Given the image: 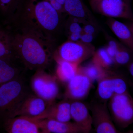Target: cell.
<instances>
[{
	"label": "cell",
	"mask_w": 133,
	"mask_h": 133,
	"mask_svg": "<svg viewBox=\"0 0 133 133\" xmlns=\"http://www.w3.org/2000/svg\"><path fill=\"white\" fill-rule=\"evenodd\" d=\"M94 36L93 35L83 33L81 34L80 41L85 43H91L94 39Z\"/></svg>",
	"instance_id": "28"
},
{
	"label": "cell",
	"mask_w": 133,
	"mask_h": 133,
	"mask_svg": "<svg viewBox=\"0 0 133 133\" xmlns=\"http://www.w3.org/2000/svg\"><path fill=\"white\" fill-rule=\"evenodd\" d=\"M82 33H73L67 35L68 41L77 42L80 41Z\"/></svg>",
	"instance_id": "29"
},
{
	"label": "cell",
	"mask_w": 133,
	"mask_h": 133,
	"mask_svg": "<svg viewBox=\"0 0 133 133\" xmlns=\"http://www.w3.org/2000/svg\"><path fill=\"white\" fill-rule=\"evenodd\" d=\"M129 50L130 49L124 46H122L114 58L115 64L124 65L128 63L131 59V55Z\"/></svg>",
	"instance_id": "24"
},
{
	"label": "cell",
	"mask_w": 133,
	"mask_h": 133,
	"mask_svg": "<svg viewBox=\"0 0 133 133\" xmlns=\"http://www.w3.org/2000/svg\"><path fill=\"white\" fill-rule=\"evenodd\" d=\"M25 0H0V14L7 20L19 17Z\"/></svg>",
	"instance_id": "18"
},
{
	"label": "cell",
	"mask_w": 133,
	"mask_h": 133,
	"mask_svg": "<svg viewBox=\"0 0 133 133\" xmlns=\"http://www.w3.org/2000/svg\"><path fill=\"white\" fill-rule=\"evenodd\" d=\"M92 125L97 133H120L113 122L107 102L94 103L91 105Z\"/></svg>",
	"instance_id": "9"
},
{
	"label": "cell",
	"mask_w": 133,
	"mask_h": 133,
	"mask_svg": "<svg viewBox=\"0 0 133 133\" xmlns=\"http://www.w3.org/2000/svg\"><path fill=\"white\" fill-rule=\"evenodd\" d=\"M98 82L97 92L99 98L107 102L115 94L127 92V85L121 76L109 71Z\"/></svg>",
	"instance_id": "8"
},
{
	"label": "cell",
	"mask_w": 133,
	"mask_h": 133,
	"mask_svg": "<svg viewBox=\"0 0 133 133\" xmlns=\"http://www.w3.org/2000/svg\"><path fill=\"white\" fill-rule=\"evenodd\" d=\"M64 9L65 13L68 14L69 16L90 22L102 29L97 19L83 0H65Z\"/></svg>",
	"instance_id": "14"
},
{
	"label": "cell",
	"mask_w": 133,
	"mask_h": 133,
	"mask_svg": "<svg viewBox=\"0 0 133 133\" xmlns=\"http://www.w3.org/2000/svg\"><path fill=\"white\" fill-rule=\"evenodd\" d=\"M55 60L57 63V78L63 83H68L77 73L79 65L61 59Z\"/></svg>",
	"instance_id": "21"
},
{
	"label": "cell",
	"mask_w": 133,
	"mask_h": 133,
	"mask_svg": "<svg viewBox=\"0 0 133 133\" xmlns=\"http://www.w3.org/2000/svg\"><path fill=\"white\" fill-rule=\"evenodd\" d=\"M132 0H90L93 11L109 18L133 21Z\"/></svg>",
	"instance_id": "6"
},
{
	"label": "cell",
	"mask_w": 133,
	"mask_h": 133,
	"mask_svg": "<svg viewBox=\"0 0 133 133\" xmlns=\"http://www.w3.org/2000/svg\"><path fill=\"white\" fill-rule=\"evenodd\" d=\"M106 24L112 32L126 48L133 49V28L114 18H108Z\"/></svg>",
	"instance_id": "17"
},
{
	"label": "cell",
	"mask_w": 133,
	"mask_h": 133,
	"mask_svg": "<svg viewBox=\"0 0 133 133\" xmlns=\"http://www.w3.org/2000/svg\"><path fill=\"white\" fill-rule=\"evenodd\" d=\"M70 105L69 101H62L58 103L55 102L48 105L42 113L33 118L50 119L64 122L70 121L71 119Z\"/></svg>",
	"instance_id": "15"
},
{
	"label": "cell",
	"mask_w": 133,
	"mask_h": 133,
	"mask_svg": "<svg viewBox=\"0 0 133 133\" xmlns=\"http://www.w3.org/2000/svg\"><path fill=\"white\" fill-rule=\"evenodd\" d=\"M50 3L54 8L58 12L62 14L65 13L64 5L65 0H45Z\"/></svg>",
	"instance_id": "27"
},
{
	"label": "cell",
	"mask_w": 133,
	"mask_h": 133,
	"mask_svg": "<svg viewBox=\"0 0 133 133\" xmlns=\"http://www.w3.org/2000/svg\"><path fill=\"white\" fill-rule=\"evenodd\" d=\"M62 14L45 0H25L19 17L23 25L53 38L62 25Z\"/></svg>",
	"instance_id": "2"
},
{
	"label": "cell",
	"mask_w": 133,
	"mask_h": 133,
	"mask_svg": "<svg viewBox=\"0 0 133 133\" xmlns=\"http://www.w3.org/2000/svg\"><path fill=\"white\" fill-rule=\"evenodd\" d=\"M108 105L112 120L122 128L133 122V99L127 92L115 94L109 100Z\"/></svg>",
	"instance_id": "5"
},
{
	"label": "cell",
	"mask_w": 133,
	"mask_h": 133,
	"mask_svg": "<svg viewBox=\"0 0 133 133\" xmlns=\"http://www.w3.org/2000/svg\"><path fill=\"white\" fill-rule=\"evenodd\" d=\"M129 71L130 74L132 76H133V63H131L129 65Z\"/></svg>",
	"instance_id": "30"
},
{
	"label": "cell",
	"mask_w": 133,
	"mask_h": 133,
	"mask_svg": "<svg viewBox=\"0 0 133 133\" xmlns=\"http://www.w3.org/2000/svg\"><path fill=\"white\" fill-rule=\"evenodd\" d=\"M122 45L114 39H109L107 45L105 47L108 55L113 58H114L116 52Z\"/></svg>",
	"instance_id": "25"
},
{
	"label": "cell",
	"mask_w": 133,
	"mask_h": 133,
	"mask_svg": "<svg viewBox=\"0 0 133 133\" xmlns=\"http://www.w3.org/2000/svg\"><path fill=\"white\" fill-rule=\"evenodd\" d=\"M95 51V47L91 43L68 40L55 50L53 58L55 60L61 59L79 65L82 62L92 57Z\"/></svg>",
	"instance_id": "4"
},
{
	"label": "cell",
	"mask_w": 133,
	"mask_h": 133,
	"mask_svg": "<svg viewBox=\"0 0 133 133\" xmlns=\"http://www.w3.org/2000/svg\"><path fill=\"white\" fill-rule=\"evenodd\" d=\"M37 120L41 133H83V131L74 122H64L50 119Z\"/></svg>",
	"instance_id": "16"
},
{
	"label": "cell",
	"mask_w": 133,
	"mask_h": 133,
	"mask_svg": "<svg viewBox=\"0 0 133 133\" xmlns=\"http://www.w3.org/2000/svg\"><path fill=\"white\" fill-rule=\"evenodd\" d=\"M71 118L84 133H89L92 126V118L86 106L80 101L70 103Z\"/></svg>",
	"instance_id": "13"
},
{
	"label": "cell",
	"mask_w": 133,
	"mask_h": 133,
	"mask_svg": "<svg viewBox=\"0 0 133 133\" xmlns=\"http://www.w3.org/2000/svg\"><path fill=\"white\" fill-rule=\"evenodd\" d=\"M13 61L0 59V86L21 75V71L14 63Z\"/></svg>",
	"instance_id": "19"
},
{
	"label": "cell",
	"mask_w": 133,
	"mask_h": 133,
	"mask_svg": "<svg viewBox=\"0 0 133 133\" xmlns=\"http://www.w3.org/2000/svg\"><path fill=\"white\" fill-rule=\"evenodd\" d=\"M15 60L17 58L12 45V34L0 28V59Z\"/></svg>",
	"instance_id": "20"
},
{
	"label": "cell",
	"mask_w": 133,
	"mask_h": 133,
	"mask_svg": "<svg viewBox=\"0 0 133 133\" xmlns=\"http://www.w3.org/2000/svg\"><path fill=\"white\" fill-rule=\"evenodd\" d=\"M92 57L94 62L106 70L115 64L114 59L108 55L105 48H100L95 51Z\"/></svg>",
	"instance_id": "23"
},
{
	"label": "cell",
	"mask_w": 133,
	"mask_h": 133,
	"mask_svg": "<svg viewBox=\"0 0 133 133\" xmlns=\"http://www.w3.org/2000/svg\"><path fill=\"white\" fill-rule=\"evenodd\" d=\"M78 68L93 83L95 81H98L104 77L109 71L104 69L93 61L84 66L79 65Z\"/></svg>",
	"instance_id": "22"
},
{
	"label": "cell",
	"mask_w": 133,
	"mask_h": 133,
	"mask_svg": "<svg viewBox=\"0 0 133 133\" xmlns=\"http://www.w3.org/2000/svg\"><path fill=\"white\" fill-rule=\"evenodd\" d=\"M3 123V127L8 133H41L38 120L33 118L17 116L8 119Z\"/></svg>",
	"instance_id": "11"
},
{
	"label": "cell",
	"mask_w": 133,
	"mask_h": 133,
	"mask_svg": "<svg viewBox=\"0 0 133 133\" xmlns=\"http://www.w3.org/2000/svg\"><path fill=\"white\" fill-rule=\"evenodd\" d=\"M29 93L21 75L0 86V121L4 122L14 117L23 101Z\"/></svg>",
	"instance_id": "3"
},
{
	"label": "cell",
	"mask_w": 133,
	"mask_h": 133,
	"mask_svg": "<svg viewBox=\"0 0 133 133\" xmlns=\"http://www.w3.org/2000/svg\"><path fill=\"white\" fill-rule=\"evenodd\" d=\"M57 80L56 76L48 74L45 70H38L31 78V88L35 94L44 100L49 105L55 102L59 93Z\"/></svg>",
	"instance_id": "7"
},
{
	"label": "cell",
	"mask_w": 133,
	"mask_h": 133,
	"mask_svg": "<svg viewBox=\"0 0 133 133\" xmlns=\"http://www.w3.org/2000/svg\"><path fill=\"white\" fill-rule=\"evenodd\" d=\"M92 84L90 79L78 68L75 76L67 83L65 97L71 101L84 99L89 94Z\"/></svg>",
	"instance_id": "10"
},
{
	"label": "cell",
	"mask_w": 133,
	"mask_h": 133,
	"mask_svg": "<svg viewBox=\"0 0 133 133\" xmlns=\"http://www.w3.org/2000/svg\"><path fill=\"white\" fill-rule=\"evenodd\" d=\"M100 29H101L90 22H87L83 25V33L91 34L94 36Z\"/></svg>",
	"instance_id": "26"
},
{
	"label": "cell",
	"mask_w": 133,
	"mask_h": 133,
	"mask_svg": "<svg viewBox=\"0 0 133 133\" xmlns=\"http://www.w3.org/2000/svg\"><path fill=\"white\" fill-rule=\"evenodd\" d=\"M48 105L44 100L30 93L20 105L15 114V117L23 116L35 118L42 113Z\"/></svg>",
	"instance_id": "12"
},
{
	"label": "cell",
	"mask_w": 133,
	"mask_h": 133,
	"mask_svg": "<svg viewBox=\"0 0 133 133\" xmlns=\"http://www.w3.org/2000/svg\"><path fill=\"white\" fill-rule=\"evenodd\" d=\"M12 35V45L16 55L27 69L45 70L53 58L54 40L35 29L22 25Z\"/></svg>",
	"instance_id": "1"
}]
</instances>
